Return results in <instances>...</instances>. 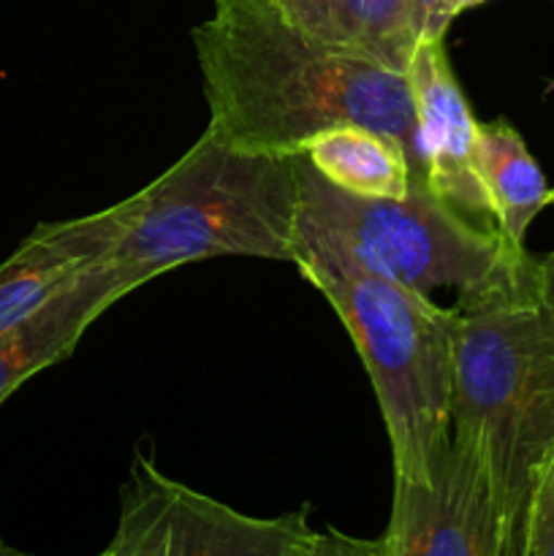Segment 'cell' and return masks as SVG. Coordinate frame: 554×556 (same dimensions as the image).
Wrapping results in <instances>:
<instances>
[{"mask_svg": "<svg viewBox=\"0 0 554 556\" xmlns=\"http://www.w3.org/2000/svg\"><path fill=\"white\" fill-rule=\"evenodd\" d=\"M476 172L500 233L525 248L527 228L546 206L549 185L514 125L505 119L478 123Z\"/></svg>", "mask_w": 554, "mask_h": 556, "instance_id": "4fadbf2b", "label": "cell"}, {"mask_svg": "<svg viewBox=\"0 0 554 556\" xmlns=\"http://www.w3.org/2000/svg\"><path fill=\"white\" fill-rule=\"evenodd\" d=\"M304 157L326 182L362 199H405L413 179H424L400 141L353 123L320 130Z\"/></svg>", "mask_w": 554, "mask_h": 556, "instance_id": "7c38bea8", "label": "cell"}, {"mask_svg": "<svg viewBox=\"0 0 554 556\" xmlns=\"http://www.w3.org/2000/svg\"><path fill=\"white\" fill-rule=\"evenodd\" d=\"M190 38L215 139L304 155L320 130L353 123L400 141L424 177L405 71L307 36L272 0H212Z\"/></svg>", "mask_w": 554, "mask_h": 556, "instance_id": "6da1fadb", "label": "cell"}, {"mask_svg": "<svg viewBox=\"0 0 554 556\" xmlns=\"http://www.w3.org/2000/svg\"><path fill=\"white\" fill-rule=\"evenodd\" d=\"M297 269L340 315L373 380L394 481L429 483L454 434L456 309L375 277L299 231Z\"/></svg>", "mask_w": 554, "mask_h": 556, "instance_id": "277c9868", "label": "cell"}, {"mask_svg": "<svg viewBox=\"0 0 554 556\" xmlns=\"http://www.w3.org/2000/svg\"><path fill=\"white\" fill-rule=\"evenodd\" d=\"M521 514L494 478L481 440L451 434L429 483L394 481L383 556H519Z\"/></svg>", "mask_w": 554, "mask_h": 556, "instance_id": "52a82bcc", "label": "cell"}, {"mask_svg": "<svg viewBox=\"0 0 554 556\" xmlns=\"http://www.w3.org/2000/svg\"><path fill=\"white\" fill-rule=\"evenodd\" d=\"M0 556H33V554L16 552V548H11V546H3V543H0Z\"/></svg>", "mask_w": 554, "mask_h": 556, "instance_id": "ac0fdd59", "label": "cell"}, {"mask_svg": "<svg viewBox=\"0 0 554 556\" xmlns=\"http://www.w3.org/2000/svg\"><path fill=\"white\" fill-rule=\"evenodd\" d=\"M546 204H554V188H549V195H546Z\"/></svg>", "mask_w": 554, "mask_h": 556, "instance_id": "d6986e66", "label": "cell"}, {"mask_svg": "<svg viewBox=\"0 0 554 556\" xmlns=\"http://www.w3.org/2000/svg\"><path fill=\"white\" fill-rule=\"evenodd\" d=\"M411 11L418 38H445V30L451 25L449 0H411Z\"/></svg>", "mask_w": 554, "mask_h": 556, "instance_id": "2e32d148", "label": "cell"}, {"mask_svg": "<svg viewBox=\"0 0 554 556\" xmlns=\"http://www.w3.org/2000/svg\"><path fill=\"white\" fill-rule=\"evenodd\" d=\"M519 556H554V443L532 467L521 514Z\"/></svg>", "mask_w": 554, "mask_h": 556, "instance_id": "5bb4252c", "label": "cell"}, {"mask_svg": "<svg viewBox=\"0 0 554 556\" xmlns=\"http://www.w3.org/2000/svg\"><path fill=\"white\" fill-rule=\"evenodd\" d=\"M299 155L239 150L212 134L134 193V220L112 264L136 286L206 258L297 264Z\"/></svg>", "mask_w": 554, "mask_h": 556, "instance_id": "7a4b0ae2", "label": "cell"}, {"mask_svg": "<svg viewBox=\"0 0 554 556\" xmlns=\"http://www.w3.org/2000/svg\"><path fill=\"white\" fill-rule=\"evenodd\" d=\"M310 510L248 516L163 476L136 451L119 489L114 538L98 556H297L313 527Z\"/></svg>", "mask_w": 554, "mask_h": 556, "instance_id": "8992f818", "label": "cell"}, {"mask_svg": "<svg viewBox=\"0 0 554 556\" xmlns=\"http://www.w3.org/2000/svg\"><path fill=\"white\" fill-rule=\"evenodd\" d=\"M297 556H383V548H380V538L364 541V538L345 535V532L329 527L324 532L313 530V535L307 538Z\"/></svg>", "mask_w": 554, "mask_h": 556, "instance_id": "9a60e30c", "label": "cell"}, {"mask_svg": "<svg viewBox=\"0 0 554 556\" xmlns=\"http://www.w3.org/2000/svg\"><path fill=\"white\" fill-rule=\"evenodd\" d=\"M299 172V231L320 239L358 269L432 296L438 288L476 293L519 277L532 264L500 228H478L413 179L405 199H362L326 182L304 155Z\"/></svg>", "mask_w": 554, "mask_h": 556, "instance_id": "5b68a950", "label": "cell"}, {"mask_svg": "<svg viewBox=\"0 0 554 556\" xmlns=\"http://www.w3.org/2000/svg\"><path fill=\"white\" fill-rule=\"evenodd\" d=\"M134 220V195L74 220L41 223L0 264V334L85 271L109 264Z\"/></svg>", "mask_w": 554, "mask_h": 556, "instance_id": "9c48e42d", "label": "cell"}, {"mask_svg": "<svg viewBox=\"0 0 554 556\" xmlns=\"http://www.w3.org/2000/svg\"><path fill=\"white\" fill-rule=\"evenodd\" d=\"M136 282L112 261L85 271L30 318L0 334V407L33 375L65 362L81 334L112 307L136 291Z\"/></svg>", "mask_w": 554, "mask_h": 556, "instance_id": "30bf717a", "label": "cell"}, {"mask_svg": "<svg viewBox=\"0 0 554 556\" xmlns=\"http://www.w3.org/2000/svg\"><path fill=\"white\" fill-rule=\"evenodd\" d=\"M454 309V432L481 440L500 489L525 514L532 467L554 443V255L462 293Z\"/></svg>", "mask_w": 554, "mask_h": 556, "instance_id": "3957f363", "label": "cell"}, {"mask_svg": "<svg viewBox=\"0 0 554 556\" xmlns=\"http://www.w3.org/2000/svg\"><path fill=\"white\" fill-rule=\"evenodd\" d=\"M481 3H487V0H449V16H451V22H454L456 16L462 14V11L476 9V5H481Z\"/></svg>", "mask_w": 554, "mask_h": 556, "instance_id": "e0dca14e", "label": "cell"}, {"mask_svg": "<svg viewBox=\"0 0 554 556\" xmlns=\"http://www.w3.org/2000/svg\"><path fill=\"white\" fill-rule=\"evenodd\" d=\"M307 36L405 71L418 36L411 0H272Z\"/></svg>", "mask_w": 554, "mask_h": 556, "instance_id": "8fae6325", "label": "cell"}, {"mask_svg": "<svg viewBox=\"0 0 554 556\" xmlns=\"http://www.w3.org/2000/svg\"><path fill=\"white\" fill-rule=\"evenodd\" d=\"M405 76L413 92L427 185L454 210L492 217L476 172L478 123L451 68L445 38H418Z\"/></svg>", "mask_w": 554, "mask_h": 556, "instance_id": "ba28073f", "label": "cell"}]
</instances>
